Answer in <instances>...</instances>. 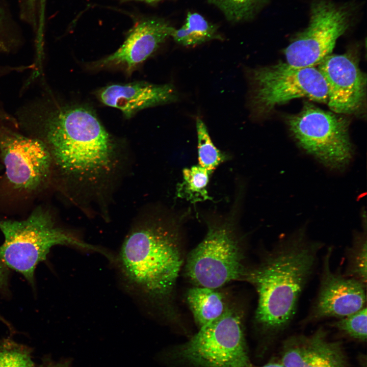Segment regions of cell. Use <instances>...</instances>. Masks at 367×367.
<instances>
[{
	"mask_svg": "<svg viewBox=\"0 0 367 367\" xmlns=\"http://www.w3.org/2000/svg\"><path fill=\"white\" fill-rule=\"evenodd\" d=\"M19 118L47 147L60 173L78 193L98 197L121 165L114 139L84 106H50L44 100L21 111Z\"/></svg>",
	"mask_w": 367,
	"mask_h": 367,
	"instance_id": "1",
	"label": "cell"
},
{
	"mask_svg": "<svg viewBox=\"0 0 367 367\" xmlns=\"http://www.w3.org/2000/svg\"><path fill=\"white\" fill-rule=\"evenodd\" d=\"M323 246L301 228L281 238L257 265L247 269L243 280L256 291L254 322L261 332L273 335L290 325Z\"/></svg>",
	"mask_w": 367,
	"mask_h": 367,
	"instance_id": "2",
	"label": "cell"
},
{
	"mask_svg": "<svg viewBox=\"0 0 367 367\" xmlns=\"http://www.w3.org/2000/svg\"><path fill=\"white\" fill-rule=\"evenodd\" d=\"M117 261L133 289L151 300L167 302L183 262L178 232L160 219L142 220L126 235Z\"/></svg>",
	"mask_w": 367,
	"mask_h": 367,
	"instance_id": "3",
	"label": "cell"
},
{
	"mask_svg": "<svg viewBox=\"0 0 367 367\" xmlns=\"http://www.w3.org/2000/svg\"><path fill=\"white\" fill-rule=\"evenodd\" d=\"M0 230L4 237L0 258L33 285L37 266L46 259L54 246H73L108 254L58 227L51 214L42 207L36 208L24 220H1Z\"/></svg>",
	"mask_w": 367,
	"mask_h": 367,
	"instance_id": "4",
	"label": "cell"
},
{
	"mask_svg": "<svg viewBox=\"0 0 367 367\" xmlns=\"http://www.w3.org/2000/svg\"><path fill=\"white\" fill-rule=\"evenodd\" d=\"M173 356L195 367H248L242 313L228 306L217 319L199 328Z\"/></svg>",
	"mask_w": 367,
	"mask_h": 367,
	"instance_id": "5",
	"label": "cell"
},
{
	"mask_svg": "<svg viewBox=\"0 0 367 367\" xmlns=\"http://www.w3.org/2000/svg\"><path fill=\"white\" fill-rule=\"evenodd\" d=\"M286 123L298 144L327 167L340 170L350 162L353 151L346 118L306 102L286 117Z\"/></svg>",
	"mask_w": 367,
	"mask_h": 367,
	"instance_id": "6",
	"label": "cell"
},
{
	"mask_svg": "<svg viewBox=\"0 0 367 367\" xmlns=\"http://www.w3.org/2000/svg\"><path fill=\"white\" fill-rule=\"evenodd\" d=\"M243 249L227 223L208 226L203 240L188 254L185 273L194 286L219 289L243 280L247 268Z\"/></svg>",
	"mask_w": 367,
	"mask_h": 367,
	"instance_id": "7",
	"label": "cell"
},
{
	"mask_svg": "<svg viewBox=\"0 0 367 367\" xmlns=\"http://www.w3.org/2000/svg\"><path fill=\"white\" fill-rule=\"evenodd\" d=\"M250 77L251 107L257 114H266L295 98L327 102L326 82L315 66L296 67L279 62L253 69Z\"/></svg>",
	"mask_w": 367,
	"mask_h": 367,
	"instance_id": "8",
	"label": "cell"
},
{
	"mask_svg": "<svg viewBox=\"0 0 367 367\" xmlns=\"http://www.w3.org/2000/svg\"><path fill=\"white\" fill-rule=\"evenodd\" d=\"M351 16L347 6L314 1L307 27L284 49L286 62L296 67L318 65L331 54L338 38L349 28Z\"/></svg>",
	"mask_w": 367,
	"mask_h": 367,
	"instance_id": "9",
	"label": "cell"
},
{
	"mask_svg": "<svg viewBox=\"0 0 367 367\" xmlns=\"http://www.w3.org/2000/svg\"><path fill=\"white\" fill-rule=\"evenodd\" d=\"M0 156L8 180L18 190L41 188L49 178L53 159L41 140L0 126Z\"/></svg>",
	"mask_w": 367,
	"mask_h": 367,
	"instance_id": "10",
	"label": "cell"
},
{
	"mask_svg": "<svg viewBox=\"0 0 367 367\" xmlns=\"http://www.w3.org/2000/svg\"><path fill=\"white\" fill-rule=\"evenodd\" d=\"M333 248L323 256L317 296L306 319L313 322L326 318L340 319L366 306V285L331 269Z\"/></svg>",
	"mask_w": 367,
	"mask_h": 367,
	"instance_id": "11",
	"label": "cell"
},
{
	"mask_svg": "<svg viewBox=\"0 0 367 367\" xmlns=\"http://www.w3.org/2000/svg\"><path fill=\"white\" fill-rule=\"evenodd\" d=\"M327 85L330 109L338 114H351L362 105L366 77L352 55L331 54L318 65Z\"/></svg>",
	"mask_w": 367,
	"mask_h": 367,
	"instance_id": "12",
	"label": "cell"
},
{
	"mask_svg": "<svg viewBox=\"0 0 367 367\" xmlns=\"http://www.w3.org/2000/svg\"><path fill=\"white\" fill-rule=\"evenodd\" d=\"M174 29L162 19L143 21L130 31L116 51L96 62L94 66L121 65L128 74H130L139 64L155 51L160 44L171 37Z\"/></svg>",
	"mask_w": 367,
	"mask_h": 367,
	"instance_id": "13",
	"label": "cell"
},
{
	"mask_svg": "<svg viewBox=\"0 0 367 367\" xmlns=\"http://www.w3.org/2000/svg\"><path fill=\"white\" fill-rule=\"evenodd\" d=\"M98 96L102 103L120 110L127 118L142 109L174 102L178 98L171 84L146 82L111 85L100 90Z\"/></svg>",
	"mask_w": 367,
	"mask_h": 367,
	"instance_id": "14",
	"label": "cell"
},
{
	"mask_svg": "<svg viewBox=\"0 0 367 367\" xmlns=\"http://www.w3.org/2000/svg\"><path fill=\"white\" fill-rule=\"evenodd\" d=\"M187 301L199 328L220 317L228 306L222 293L206 287L194 286L189 289Z\"/></svg>",
	"mask_w": 367,
	"mask_h": 367,
	"instance_id": "15",
	"label": "cell"
},
{
	"mask_svg": "<svg viewBox=\"0 0 367 367\" xmlns=\"http://www.w3.org/2000/svg\"><path fill=\"white\" fill-rule=\"evenodd\" d=\"M347 359L338 341H330L323 328L309 336L304 367H347Z\"/></svg>",
	"mask_w": 367,
	"mask_h": 367,
	"instance_id": "16",
	"label": "cell"
},
{
	"mask_svg": "<svg viewBox=\"0 0 367 367\" xmlns=\"http://www.w3.org/2000/svg\"><path fill=\"white\" fill-rule=\"evenodd\" d=\"M174 40L184 46H193L214 39H221L218 29L201 15L188 12L185 23L174 29L171 36Z\"/></svg>",
	"mask_w": 367,
	"mask_h": 367,
	"instance_id": "17",
	"label": "cell"
},
{
	"mask_svg": "<svg viewBox=\"0 0 367 367\" xmlns=\"http://www.w3.org/2000/svg\"><path fill=\"white\" fill-rule=\"evenodd\" d=\"M367 241L366 231L355 234L352 244L346 250L347 266L345 276L366 285Z\"/></svg>",
	"mask_w": 367,
	"mask_h": 367,
	"instance_id": "18",
	"label": "cell"
},
{
	"mask_svg": "<svg viewBox=\"0 0 367 367\" xmlns=\"http://www.w3.org/2000/svg\"><path fill=\"white\" fill-rule=\"evenodd\" d=\"M211 173L199 165L185 168L184 180L178 188V195L192 202L208 199L206 188Z\"/></svg>",
	"mask_w": 367,
	"mask_h": 367,
	"instance_id": "19",
	"label": "cell"
},
{
	"mask_svg": "<svg viewBox=\"0 0 367 367\" xmlns=\"http://www.w3.org/2000/svg\"><path fill=\"white\" fill-rule=\"evenodd\" d=\"M196 125L199 165L212 173L226 158L213 144L206 126L200 118H197Z\"/></svg>",
	"mask_w": 367,
	"mask_h": 367,
	"instance_id": "20",
	"label": "cell"
},
{
	"mask_svg": "<svg viewBox=\"0 0 367 367\" xmlns=\"http://www.w3.org/2000/svg\"><path fill=\"white\" fill-rule=\"evenodd\" d=\"M230 21L240 22L253 18L265 0H207Z\"/></svg>",
	"mask_w": 367,
	"mask_h": 367,
	"instance_id": "21",
	"label": "cell"
},
{
	"mask_svg": "<svg viewBox=\"0 0 367 367\" xmlns=\"http://www.w3.org/2000/svg\"><path fill=\"white\" fill-rule=\"evenodd\" d=\"M30 348L10 338H0V367H30L33 363Z\"/></svg>",
	"mask_w": 367,
	"mask_h": 367,
	"instance_id": "22",
	"label": "cell"
},
{
	"mask_svg": "<svg viewBox=\"0 0 367 367\" xmlns=\"http://www.w3.org/2000/svg\"><path fill=\"white\" fill-rule=\"evenodd\" d=\"M309 346V336L294 335L283 343L281 362L284 367H304Z\"/></svg>",
	"mask_w": 367,
	"mask_h": 367,
	"instance_id": "23",
	"label": "cell"
},
{
	"mask_svg": "<svg viewBox=\"0 0 367 367\" xmlns=\"http://www.w3.org/2000/svg\"><path fill=\"white\" fill-rule=\"evenodd\" d=\"M366 307L333 323L337 329L351 338L365 342L367 336Z\"/></svg>",
	"mask_w": 367,
	"mask_h": 367,
	"instance_id": "24",
	"label": "cell"
},
{
	"mask_svg": "<svg viewBox=\"0 0 367 367\" xmlns=\"http://www.w3.org/2000/svg\"><path fill=\"white\" fill-rule=\"evenodd\" d=\"M8 277V267L0 258V291L4 290L7 285ZM0 321L3 322L10 331H13L11 325L5 319L0 316Z\"/></svg>",
	"mask_w": 367,
	"mask_h": 367,
	"instance_id": "25",
	"label": "cell"
},
{
	"mask_svg": "<svg viewBox=\"0 0 367 367\" xmlns=\"http://www.w3.org/2000/svg\"><path fill=\"white\" fill-rule=\"evenodd\" d=\"M30 367H73L71 361L69 359H64L60 360L50 359L45 360L38 364L34 363Z\"/></svg>",
	"mask_w": 367,
	"mask_h": 367,
	"instance_id": "26",
	"label": "cell"
},
{
	"mask_svg": "<svg viewBox=\"0 0 367 367\" xmlns=\"http://www.w3.org/2000/svg\"><path fill=\"white\" fill-rule=\"evenodd\" d=\"M45 4L46 0L40 1L38 28V31L40 32L43 31L44 27Z\"/></svg>",
	"mask_w": 367,
	"mask_h": 367,
	"instance_id": "27",
	"label": "cell"
},
{
	"mask_svg": "<svg viewBox=\"0 0 367 367\" xmlns=\"http://www.w3.org/2000/svg\"><path fill=\"white\" fill-rule=\"evenodd\" d=\"M2 23L0 15V53L5 52L9 50V46L6 44V42L4 40H3L2 38Z\"/></svg>",
	"mask_w": 367,
	"mask_h": 367,
	"instance_id": "28",
	"label": "cell"
},
{
	"mask_svg": "<svg viewBox=\"0 0 367 367\" xmlns=\"http://www.w3.org/2000/svg\"><path fill=\"white\" fill-rule=\"evenodd\" d=\"M248 367H284V366L280 363L269 362L264 365H261L260 366H254L251 364Z\"/></svg>",
	"mask_w": 367,
	"mask_h": 367,
	"instance_id": "29",
	"label": "cell"
},
{
	"mask_svg": "<svg viewBox=\"0 0 367 367\" xmlns=\"http://www.w3.org/2000/svg\"><path fill=\"white\" fill-rule=\"evenodd\" d=\"M36 0H25V3L29 10L34 12Z\"/></svg>",
	"mask_w": 367,
	"mask_h": 367,
	"instance_id": "30",
	"label": "cell"
},
{
	"mask_svg": "<svg viewBox=\"0 0 367 367\" xmlns=\"http://www.w3.org/2000/svg\"><path fill=\"white\" fill-rule=\"evenodd\" d=\"M1 166L0 165V169H1Z\"/></svg>",
	"mask_w": 367,
	"mask_h": 367,
	"instance_id": "31",
	"label": "cell"
}]
</instances>
